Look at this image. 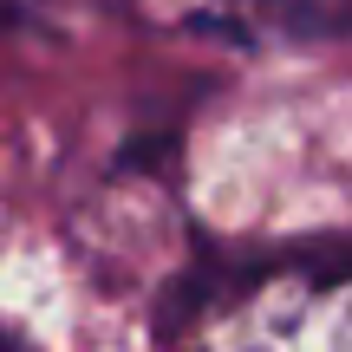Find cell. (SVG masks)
Wrapping results in <instances>:
<instances>
[{"instance_id":"obj_1","label":"cell","mask_w":352,"mask_h":352,"mask_svg":"<svg viewBox=\"0 0 352 352\" xmlns=\"http://www.w3.org/2000/svg\"><path fill=\"white\" fill-rule=\"evenodd\" d=\"M189 352H346V267L327 261H261L202 294L189 320Z\"/></svg>"},{"instance_id":"obj_2","label":"cell","mask_w":352,"mask_h":352,"mask_svg":"<svg viewBox=\"0 0 352 352\" xmlns=\"http://www.w3.org/2000/svg\"><path fill=\"white\" fill-rule=\"evenodd\" d=\"M144 26L228 46H300L340 33L346 0H124Z\"/></svg>"},{"instance_id":"obj_3","label":"cell","mask_w":352,"mask_h":352,"mask_svg":"<svg viewBox=\"0 0 352 352\" xmlns=\"http://www.w3.org/2000/svg\"><path fill=\"white\" fill-rule=\"evenodd\" d=\"M0 352H33V346H20L13 333H0Z\"/></svg>"}]
</instances>
